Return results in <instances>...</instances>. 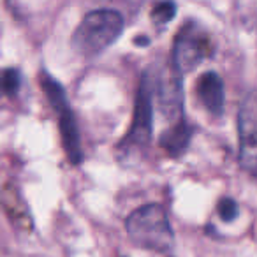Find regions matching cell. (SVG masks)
<instances>
[{"instance_id": "obj_1", "label": "cell", "mask_w": 257, "mask_h": 257, "mask_svg": "<svg viewBox=\"0 0 257 257\" xmlns=\"http://www.w3.org/2000/svg\"><path fill=\"white\" fill-rule=\"evenodd\" d=\"M123 32V16L114 9H95L85 15L72 34V48L85 57H95Z\"/></svg>"}, {"instance_id": "obj_2", "label": "cell", "mask_w": 257, "mask_h": 257, "mask_svg": "<svg viewBox=\"0 0 257 257\" xmlns=\"http://www.w3.org/2000/svg\"><path fill=\"white\" fill-rule=\"evenodd\" d=\"M125 229L136 245L154 252H168L175 243L168 213L157 203L145 204L133 211L125 220Z\"/></svg>"}, {"instance_id": "obj_3", "label": "cell", "mask_w": 257, "mask_h": 257, "mask_svg": "<svg viewBox=\"0 0 257 257\" xmlns=\"http://www.w3.org/2000/svg\"><path fill=\"white\" fill-rule=\"evenodd\" d=\"M154 97H155V74L148 69L143 72V78L138 90L136 106H134L133 123L127 136L120 147H127V150L143 148L150 143L152 127H154Z\"/></svg>"}, {"instance_id": "obj_4", "label": "cell", "mask_w": 257, "mask_h": 257, "mask_svg": "<svg viewBox=\"0 0 257 257\" xmlns=\"http://www.w3.org/2000/svg\"><path fill=\"white\" fill-rule=\"evenodd\" d=\"M208 53V39L203 30L194 22H189L180 29L175 37L171 51V65L180 72H192Z\"/></svg>"}, {"instance_id": "obj_5", "label": "cell", "mask_w": 257, "mask_h": 257, "mask_svg": "<svg viewBox=\"0 0 257 257\" xmlns=\"http://www.w3.org/2000/svg\"><path fill=\"white\" fill-rule=\"evenodd\" d=\"M239 166L257 175V92H250L241 100L238 111Z\"/></svg>"}, {"instance_id": "obj_6", "label": "cell", "mask_w": 257, "mask_h": 257, "mask_svg": "<svg viewBox=\"0 0 257 257\" xmlns=\"http://www.w3.org/2000/svg\"><path fill=\"white\" fill-rule=\"evenodd\" d=\"M183 74H180L173 65L162 69L155 74V97L159 111L164 118L178 123L183 120Z\"/></svg>"}, {"instance_id": "obj_7", "label": "cell", "mask_w": 257, "mask_h": 257, "mask_svg": "<svg viewBox=\"0 0 257 257\" xmlns=\"http://www.w3.org/2000/svg\"><path fill=\"white\" fill-rule=\"evenodd\" d=\"M197 95L203 106L215 116H220L224 113L225 104V88L222 78L215 71H208L199 76L197 79Z\"/></svg>"}, {"instance_id": "obj_8", "label": "cell", "mask_w": 257, "mask_h": 257, "mask_svg": "<svg viewBox=\"0 0 257 257\" xmlns=\"http://www.w3.org/2000/svg\"><path fill=\"white\" fill-rule=\"evenodd\" d=\"M58 114V128H60V138L62 145H64V150L67 154L69 161L72 164H81L83 162V148L81 141H79V131L78 123H76L74 113H72L71 106L62 109Z\"/></svg>"}, {"instance_id": "obj_9", "label": "cell", "mask_w": 257, "mask_h": 257, "mask_svg": "<svg viewBox=\"0 0 257 257\" xmlns=\"http://www.w3.org/2000/svg\"><path fill=\"white\" fill-rule=\"evenodd\" d=\"M192 127L185 121L183 118L178 123H173L169 128H166L164 133L159 138V145L168 152L173 157H178L183 152L187 150L190 143V138H192Z\"/></svg>"}, {"instance_id": "obj_10", "label": "cell", "mask_w": 257, "mask_h": 257, "mask_svg": "<svg viewBox=\"0 0 257 257\" xmlns=\"http://www.w3.org/2000/svg\"><path fill=\"white\" fill-rule=\"evenodd\" d=\"M41 86H43V92L46 93L51 107H53L57 113H60L62 109H65V107L71 106L69 100H67V95H65L64 86H62L60 83H58L57 79L50 74V72L44 71V69L41 71Z\"/></svg>"}, {"instance_id": "obj_11", "label": "cell", "mask_w": 257, "mask_h": 257, "mask_svg": "<svg viewBox=\"0 0 257 257\" xmlns=\"http://www.w3.org/2000/svg\"><path fill=\"white\" fill-rule=\"evenodd\" d=\"M22 86V72L15 67L4 69L0 72V92L6 95H16Z\"/></svg>"}, {"instance_id": "obj_12", "label": "cell", "mask_w": 257, "mask_h": 257, "mask_svg": "<svg viewBox=\"0 0 257 257\" xmlns=\"http://www.w3.org/2000/svg\"><path fill=\"white\" fill-rule=\"evenodd\" d=\"M176 15V4L175 2H161V4L154 6L152 9V20L157 25H166L169 23Z\"/></svg>"}, {"instance_id": "obj_13", "label": "cell", "mask_w": 257, "mask_h": 257, "mask_svg": "<svg viewBox=\"0 0 257 257\" xmlns=\"http://www.w3.org/2000/svg\"><path fill=\"white\" fill-rule=\"evenodd\" d=\"M217 211H218V217H220L224 222H232L238 218L239 206L234 199H231V197H222L217 204Z\"/></svg>"}, {"instance_id": "obj_14", "label": "cell", "mask_w": 257, "mask_h": 257, "mask_svg": "<svg viewBox=\"0 0 257 257\" xmlns=\"http://www.w3.org/2000/svg\"><path fill=\"white\" fill-rule=\"evenodd\" d=\"M134 43H136L138 46H148V44H150V39H148V37H136Z\"/></svg>"}]
</instances>
